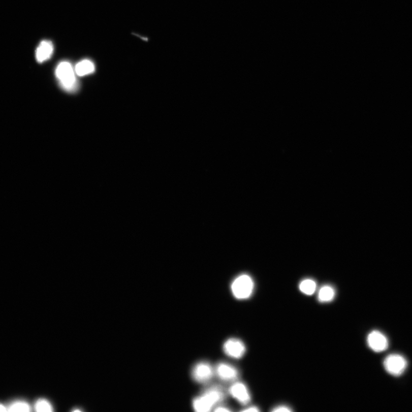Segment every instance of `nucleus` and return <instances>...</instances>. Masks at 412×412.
Segmentation results:
<instances>
[{
    "label": "nucleus",
    "instance_id": "1",
    "mask_svg": "<svg viewBox=\"0 0 412 412\" xmlns=\"http://www.w3.org/2000/svg\"><path fill=\"white\" fill-rule=\"evenodd\" d=\"M225 389L218 385H212L206 388L193 400V406L198 412H207L223 402L226 398Z\"/></svg>",
    "mask_w": 412,
    "mask_h": 412
},
{
    "label": "nucleus",
    "instance_id": "2",
    "mask_svg": "<svg viewBox=\"0 0 412 412\" xmlns=\"http://www.w3.org/2000/svg\"><path fill=\"white\" fill-rule=\"evenodd\" d=\"M56 76L61 87L67 91L74 92L78 88L73 67L68 61H62L56 68Z\"/></svg>",
    "mask_w": 412,
    "mask_h": 412
},
{
    "label": "nucleus",
    "instance_id": "17",
    "mask_svg": "<svg viewBox=\"0 0 412 412\" xmlns=\"http://www.w3.org/2000/svg\"><path fill=\"white\" fill-rule=\"evenodd\" d=\"M215 411H230L231 410L228 408V407L224 406H219L218 407H216L215 408Z\"/></svg>",
    "mask_w": 412,
    "mask_h": 412
},
{
    "label": "nucleus",
    "instance_id": "6",
    "mask_svg": "<svg viewBox=\"0 0 412 412\" xmlns=\"http://www.w3.org/2000/svg\"><path fill=\"white\" fill-rule=\"evenodd\" d=\"M224 350L226 355L233 359H238L245 354L246 348L244 343L240 339L230 338L225 342Z\"/></svg>",
    "mask_w": 412,
    "mask_h": 412
},
{
    "label": "nucleus",
    "instance_id": "10",
    "mask_svg": "<svg viewBox=\"0 0 412 412\" xmlns=\"http://www.w3.org/2000/svg\"><path fill=\"white\" fill-rule=\"evenodd\" d=\"M54 51L53 45L50 41L45 40L41 42L36 49V60L39 62H43L49 59Z\"/></svg>",
    "mask_w": 412,
    "mask_h": 412
},
{
    "label": "nucleus",
    "instance_id": "15",
    "mask_svg": "<svg viewBox=\"0 0 412 412\" xmlns=\"http://www.w3.org/2000/svg\"><path fill=\"white\" fill-rule=\"evenodd\" d=\"M30 410L28 403L21 401L13 402L8 407V410L10 411H29Z\"/></svg>",
    "mask_w": 412,
    "mask_h": 412
},
{
    "label": "nucleus",
    "instance_id": "14",
    "mask_svg": "<svg viewBox=\"0 0 412 412\" xmlns=\"http://www.w3.org/2000/svg\"><path fill=\"white\" fill-rule=\"evenodd\" d=\"M35 409L37 411L51 412L53 411V406L46 399H39L35 403Z\"/></svg>",
    "mask_w": 412,
    "mask_h": 412
},
{
    "label": "nucleus",
    "instance_id": "19",
    "mask_svg": "<svg viewBox=\"0 0 412 412\" xmlns=\"http://www.w3.org/2000/svg\"><path fill=\"white\" fill-rule=\"evenodd\" d=\"M8 410L7 407L3 404H0V411H5Z\"/></svg>",
    "mask_w": 412,
    "mask_h": 412
},
{
    "label": "nucleus",
    "instance_id": "13",
    "mask_svg": "<svg viewBox=\"0 0 412 412\" xmlns=\"http://www.w3.org/2000/svg\"><path fill=\"white\" fill-rule=\"evenodd\" d=\"M299 288L302 293L307 296H311L316 291V284L313 279H306L300 283Z\"/></svg>",
    "mask_w": 412,
    "mask_h": 412
},
{
    "label": "nucleus",
    "instance_id": "18",
    "mask_svg": "<svg viewBox=\"0 0 412 412\" xmlns=\"http://www.w3.org/2000/svg\"><path fill=\"white\" fill-rule=\"evenodd\" d=\"M243 411H260V410L259 409V407L257 406H251L248 407V408H246L245 409L243 410Z\"/></svg>",
    "mask_w": 412,
    "mask_h": 412
},
{
    "label": "nucleus",
    "instance_id": "8",
    "mask_svg": "<svg viewBox=\"0 0 412 412\" xmlns=\"http://www.w3.org/2000/svg\"><path fill=\"white\" fill-rule=\"evenodd\" d=\"M230 395L241 404L247 405L251 401V395L246 385L235 382L229 389Z\"/></svg>",
    "mask_w": 412,
    "mask_h": 412
},
{
    "label": "nucleus",
    "instance_id": "12",
    "mask_svg": "<svg viewBox=\"0 0 412 412\" xmlns=\"http://www.w3.org/2000/svg\"><path fill=\"white\" fill-rule=\"evenodd\" d=\"M336 295L334 289L329 285H325L320 289L318 300L320 302L327 303L332 301Z\"/></svg>",
    "mask_w": 412,
    "mask_h": 412
},
{
    "label": "nucleus",
    "instance_id": "11",
    "mask_svg": "<svg viewBox=\"0 0 412 412\" xmlns=\"http://www.w3.org/2000/svg\"><path fill=\"white\" fill-rule=\"evenodd\" d=\"M95 70V67L92 61L84 60L76 65L75 72L79 76H84L92 74Z\"/></svg>",
    "mask_w": 412,
    "mask_h": 412
},
{
    "label": "nucleus",
    "instance_id": "20",
    "mask_svg": "<svg viewBox=\"0 0 412 412\" xmlns=\"http://www.w3.org/2000/svg\"><path fill=\"white\" fill-rule=\"evenodd\" d=\"M73 411H81V410L80 409H76V410H74Z\"/></svg>",
    "mask_w": 412,
    "mask_h": 412
},
{
    "label": "nucleus",
    "instance_id": "4",
    "mask_svg": "<svg viewBox=\"0 0 412 412\" xmlns=\"http://www.w3.org/2000/svg\"><path fill=\"white\" fill-rule=\"evenodd\" d=\"M384 365L388 373L394 376H400L405 372L407 367V361L401 355H391L385 359Z\"/></svg>",
    "mask_w": 412,
    "mask_h": 412
},
{
    "label": "nucleus",
    "instance_id": "3",
    "mask_svg": "<svg viewBox=\"0 0 412 412\" xmlns=\"http://www.w3.org/2000/svg\"><path fill=\"white\" fill-rule=\"evenodd\" d=\"M253 287L255 284L251 277L243 275L234 280L232 290L235 298L238 300H245L251 296Z\"/></svg>",
    "mask_w": 412,
    "mask_h": 412
},
{
    "label": "nucleus",
    "instance_id": "16",
    "mask_svg": "<svg viewBox=\"0 0 412 412\" xmlns=\"http://www.w3.org/2000/svg\"><path fill=\"white\" fill-rule=\"evenodd\" d=\"M293 410L291 407L286 405H279L276 406L272 410L273 412H291Z\"/></svg>",
    "mask_w": 412,
    "mask_h": 412
},
{
    "label": "nucleus",
    "instance_id": "5",
    "mask_svg": "<svg viewBox=\"0 0 412 412\" xmlns=\"http://www.w3.org/2000/svg\"><path fill=\"white\" fill-rule=\"evenodd\" d=\"M215 374L212 366L207 362H200L194 366L192 377L196 382L200 384L209 383Z\"/></svg>",
    "mask_w": 412,
    "mask_h": 412
},
{
    "label": "nucleus",
    "instance_id": "7",
    "mask_svg": "<svg viewBox=\"0 0 412 412\" xmlns=\"http://www.w3.org/2000/svg\"><path fill=\"white\" fill-rule=\"evenodd\" d=\"M214 371L216 376L224 382H233L239 377L238 369L228 363H219L216 366Z\"/></svg>",
    "mask_w": 412,
    "mask_h": 412
},
{
    "label": "nucleus",
    "instance_id": "9",
    "mask_svg": "<svg viewBox=\"0 0 412 412\" xmlns=\"http://www.w3.org/2000/svg\"><path fill=\"white\" fill-rule=\"evenodd\" d=\"M367 342L371 350L377 353L386 351L388 347L387 338L378 330H374L369 333L367 337Z\"/></svg>",
    "mask_w": 412,
    "mask_h": 412
}]
</instances>
